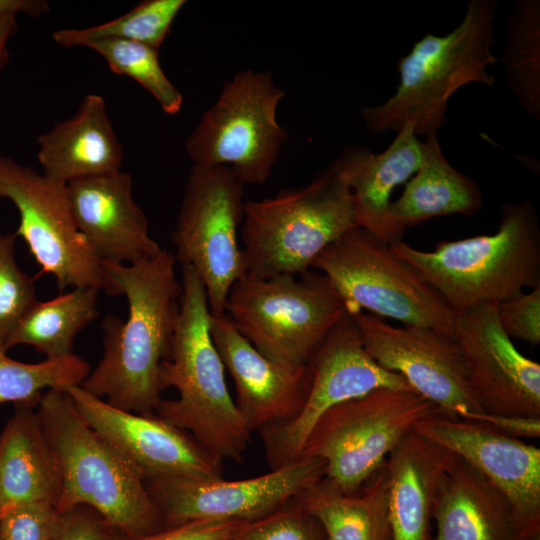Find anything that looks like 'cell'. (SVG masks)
<instances>
[{"mask_svg": "<svg viewBox=\"0 0 540 540\" xmlns=\"http://www.w3.org/2000/svg\"><path fill=\"white\" fill-rule=\"evenodd\" d=\"M494 0H471L461 23L444 36L426 34L398 61L400 82L386 102L364 107L368 129L381 134L398 131L406 121L415 133L436 134L445 120L450 97L461 87L479 82L493 86L487 67L498 59L492 53Z\"/></svg>", "mask_w": 540, "mask_h": 540, "instance_id": "obj_5", "label": "cell"}, {"mask_svg": "<svg viewBox=\"0 0 540 540\" xmlns=\"http://www.w3.org/2000/svg\"><path fill=\"white\" fill-rule=\"evenodd\" d=\"M508 86L531 116H540V4L520 0L514 5L504 52Z\"/></svg>", "mask_w": 540, "mask_h": 540, "instance_id": "obj_29", "label": "cell"}, {"mask_svg": "<svg viewBox=\"0 0 540 540\" xmlns=\"http://www.w3.org/2000/svg\"><path fill=\"white\" fill-rule=\"evenodd\" d=\"M210 332L225 370L234 382V402L253 433L295 416L306 398L308 364L291 368L258 352L226 313L210 316Z\"/></svg>", "mask_w": 540, "mask_h": 540, "instance_id": "obj_20", "label": "cell"}, {"mask_svg": "<svg viewBox=\"0 0 540 540\" xmlns=\"http://www.w3.org/2000/svg\"><path fill=\"white\" fill-rule=\"evenodd\" d=\"M349 313L365 309L404 326H421L454 337L456 315L440 294L390 244L353 227L313 261Z\"/></svg>", "mask_w": 540, "mask_h": 540, "instance_id": "obj_8", "label": "cell"}, {"mask_svg": "<svg viewBox=\"0 0 540 540\" xmlns=\"http://www.w3.org/2000/svg\"><path fill=\"white\" fill-rule=\"evenodd\" d=\"M455 454L412 431L384 463L394 540H432L433 513Z\"/></svg>", "mask_w": 540, "mask_h": 540, "instance_id": "obj_23", "label": "cell"}, {"mask_svg": "<svg viewBox=\"0 0 540 540\" xmlns=\"http://www.w3.org/2000/svg\"><path fill=\"white\" fill-rule=\"evenodd\" d=\"M483 424L496 432L516 439L540 437V417H511L488 414Z\"/></svg>", "mask_w": 540, "mask_h": 540, "instance_id": "obj_40", "label": "cell"}, {"mask_svg": "<svg viewBox=\"0 0 540 540\" xmlns=\"http://www.w3.org/2000/svg\"><path fill=\"white\" fill-rule=\"evenodd\" d=\"M244 206V185L228 167L192 165L171 240L176 260L202 280L212 315L225 313L232 286L245 275L238 244Z\"/></svg>", "mask_w": 540, "mask_h": 540, "instance_id": "obj_11", "label": "cell"}, {"mask_svg": "<svg viewBox=\"0 0 540 540\" xmlns=\"http://www.w3.org/2000/svg\"><path fill=\"white\" fill-rule=\"evenodd\" d=\"M86 47L102 56L113 73L130 77L143 86L165 113L173 115L181 110L183 95L163 72L158 50L120 39L95 40Z\"/></svg>", "mask_w": 540, "mask_h": 540, "instance_id": "obj_32", "label": "cell"}, {"mask_svg": "<svg viewBox=\"0 0 540 540\" xmlns=\"http://www.w3.org/2000/svg\"><path fill=\"white\" fill-rule=\"evenodd\" d=\"M15 405L0 433V506L48 503L56 507L62 474L56 452L36 410Z\"/></svg>", "mask_w": 540, "mask_h": 540, "instance_id": "obj_25", "label": "cell"}, {"mask_svg": "<svg viewBox=\"0 0 540 540\" xmlns=\"http://www.w3.org/2000/svg\"><path fill=\"white\" fill-rule=\"evenodd\" d=\"M324 471L322 460L301 456L246 479L161 477L145 483L168 527L197 519L249 521L262 517L318 484Z\"/></svg>", "mask_w": 540, "mask_h": 540, "instance_id": "obj_15", "label": "cell"}, {"mask_svg": "<svg viewBox=\"0 0 540 540\" xmlns=\"http://www.w3.org/2000/svg\"><path fill=\"white\" fill-rule=\"evenodd\" d=\"M49 10L43 0H13L9 5L0 6V75L9 59L8 42L18 31L17 15L23 13L35 17Z\"/></svg>", "mask_w": 540, "mask_h": 540, "instance_id": "obj_39", "label": "cell"}, {"mask_svg": "<svg viewBox=\"0 0 540 540\" xmlns=\"http://www.w3.org/2000/svg\"><path fill=\"white\" fill-rule=\"evenodd\" d=\"M90 373L86 360L70 354L46 358L38 363H25L7 356L0 346V404L12 402L37 406L44 391L66 392L81 385Z\"/></svg>", "mask_w": 540, "mask_h": 540, "instance_id": "obj_31", "label": "cell"}, {"mask_svg": "<svg viewBox=\"0 0 540 540\" xmlns=\"http://www.w3.org/2000/svg\"><path fill=\"white\" fill-rule=\"evenodd\" d=\"M432 540H529L509 498L484 474L455 455L433 513Z\"/></svg>", "mask_w": 540, "mask_h": 540, "instance_id": "obj_21", "label": "cell"}, {"mask_svg": "<svg viewBox=\"0 0 540 540\" xmlns=\"http://www.w3.org/2000/svg\"><path fill=\"white\" fill-rule=\"evenodd\" d=\"M175 262L163 249L134 265L101 263L104 290L126 297L128 317L103 319V356L81 386L114 407L150 414L161 401L159 368L170 355L182 293Z\"/></svg>", "mask_w": 540, "mask_h": 540, "instance_id": "obj_1", "label": "cell"}, {"mask_svg": "<svg viewBox=\"0 0 540 540\" xmlns=\"http://www.w3.org/2000/svg\"><path fill=\"white\" fill-rule=\"evenodd\" d=\"M120 537L99 515L84 512L79 507L62 514L53 540H119Z\"/></svg>", "mask_w": 540, "mask_h": 540, "instance_id": "obj_38", "label": "cell"}, {"mask_svg": "<svg viewBox=\"0 0 540 540\" xmlns=\"http://www.w3.org/2000/svg\"><path fill=\"white\" fill-rule=\"evenodd\" d=\"M243 521L228 519H197L164 527L149 535L119 540H230Z\"/></svg>", "mask_w": 540, "mask_h": 540, "instance_id": "obj_37", "label": "cell"}, {"mask_svg": "<svg viewBox=\"0 0 540 540\" xmlns=\"http://www.w3.org/2000/svg\"><path fill=\"white\" fill-rule=\"evenodd\" d=\"M321 524L327 540H394L384 465L355 494L323 479L296 498Z\"/></svg>", "mask_w": 540, "mask_h": 540, "instance_id": "obj_27", "label": "cell"}, {"mask_svg": "<svg viewBox=\"0 0 540 540\" xmlns=\"http://www.w3.org/2000/svg\"><path fill=\"white\" fill-rule=\"evenodd\" d=\"M423 142L414 124L406 121L391 144L379 154L364 147H348L336 160L353 199L357 226L391 244L401 240L390 216L393 190L420 168Z\"/></svg>", "mask_w": 540, "mask_h": 540, "instance_id": "obj_22", "label": "cell"}, {"mask_svg": "<svg viewBox=\"0 0 540 540\" xmlns=\"http://www.w3.org/2000/svg\"><path fill=\"white\" fill-rule=\"evenodd\" d=\"M482 203L478 185L450 165L436 134H430L423 142L422 164L401 197L391 202L390 216L396 233L402 238L407 228L434 217L473 215Z\"/></svg>", "mask_w": 540, "mask_h": 540, "instance_id": "obj_26", "label": "cell"}, {"mask_svg": "<svg viewBox=\"0 0 540 540\" xmlns=\"http://www.w3.org/2000/svg\"><path fill=\"white\" fill-rule=\"evenodd\" d=\"M13 2V0H0V6H6Z\"/></svg>", "mask_w": 540, "mask_h": 540, "instance_id": "obj_41", "label": "cell"}, {"mask_svg": "<svg viewBox=\"0 0 540 540\" xmlns=\"http://www.w3.org/2000/svg\"><path fill=\"white\" fill-rule=\"evenodd\" d=\"M390 247L455 315L480 305H497L540 285V226L530 200L503 205L494 234L441 241L433 251L402 240Z\"/></svg>", "mask_w": 540, "mask_h": 540, "instance_id": "obj_3", "label": "cell"}, {"mask_svg": "<svg viewBox=\"0 0 540 540\" xmlns=\"http://www.w3.org/2000/svg\"><path fill=\"white\" fill-rule=\"evenodd\" d=\"M369 355L398 373L417 394L453 418L484 423L464 354L454 337L421 326L395 327L370 313H352Z\"/></svg>", "mask_w": 540, "mask_h": 540, "instance_id": "obj_14", "label": "cell"}, {"mask_svg": "<svg viewBox=\"0 0 540 540\" xmlns=\"http://www.w3.org/2000/svg\"><path fill=\"white\" fill-rule=\"evenodd\" d=\"M36 410L60 463V513L88 506L124 538L164 528L143 476L83 420L66 392L44 391Z\"/></svg>", "mask_w": 540, "mask_h": 540, "instance_id": "obj_4", "label": "cell"}, {"mask_svg": "<svg viewBox=\"0 0 540 540\" xmlns=\"http://www.w3.org/2000/svg\"><path fill=\"white\" fill-rule=\"evenodd\" d=\"M3 511H4L3 508L0 506V517H1L2 514H3Z\"/></svg>", "mask_w": 540, "mask_h": 540, "instance_id": "obj_43", "label": "cell"}, {"mask_svg": "<svg viewBox=\"0 0 540 540\" xmlns=\"http://www.w3.org/2000/svg\"><path fill=\"white\" fill-rule=\"evenodd\" d=\"M414 431L459 456L512 502L531 533H540V449L475 421L441 412Z\"/></svg>", "mask_w": 540, "mask_h": 540, "instance_id": "obj_18", "label": "cell"}, {"mask_svg": "<svg viewBox=\"0 0 540 540\" xmlns=\"http://www.w3.org/2000/svg\"><path fill=\"white\" fill-rule=\"evenodd\" d=\"M230 540H327L320 522L297 499L241 522Z\"/></svg>", "mask_w": 540, "mask_h": 540, "instance_id": "obj_34", "label": "cell"}, {"mask_svg": "<svg viewBox=\"0 0 540 540\" xmlns=\"http://www.w3.org/2000/svg\"><path fill=\"white\" fill-rule=\"evenodd\" d=\"M308 367L310 384L299 412L260 430L271 469L298 459L315 423L335 405L379 388L411 389L401 375L386 370L369 355L349 312L320 344Z\"/></svg>", "mask_w": 540, "mask_h": 540, "instance_id": "obj_13", "label": "cell"}, {"mask_svg": "<svg viewBox=\"0 0 540 540\" xmlns=\"http://www.w3.org/2000/svg\"><path fill=\"white\" fill-rule=\"evenodd\" d=\"M503 331L510 337L531 345L540 342V285L496 305Z\"/></svg>", "mask_w": 540, "mask_h": 540, "instance_id": "obj_36", "label": "cell"}, {"mask_svg": "<svg viewBox=\"0 0 540 540\" xmlns=\"http://www.w3.org/2000/svg\"><path fill=\"white\" fill-rule=\"evenodd\" d=\"M344 302L323 273L254 278L232 286L225 313L263 356L281 365L306 366L346 314Z\"/></svg>", "mask_w": 540, "mask_h": 540, "instance_id": "obj_7", "label": "cell"}, {"mask_svg": "<svg viewBox=\"0 0 540 540\" xmlns=\"http://www.w3.org/2000/svg\"><path fill=\"white\" fill-rule=\"evenodd\" d=\"M37 143L43 173L64 183L118 171L123 160L122 144L98 94H87L72 117L38 135Z\"/></svg>", "mask_w": 540, "mask_h": 540, "instance_id": "obj_24", "label": "cell"}, {"mask_svg": "<svg viewBox=\"0 0 540 540\" xmlns=\"http://www.w3.org/2000/svg\"><path fill=\"white\" fill-rule=\"evenodd\" d=\"M185 0H144L127 13L108 22L85 28H65L52 33L60 46H86L100 39H120L159 49Z\"/></svg>", "mask_w": 540, "mask_h": 540, "instance_id": "obj_30", "label": "cell"}, {"mask_svg": "<svg viewBox=\"0 0 540 540\" xmlns=\"http://www.w3.org/2000/svg\"><path fill=\"white\" fill-rule=\"evenodd\" d=\"M439 412L412 389L379 388L327 410L313 426L300 457L322 460L323 480L342 493L355 494L405 435Z\"/></svg>", "mask_w": 540, "mask_h": 540, "instance_id": "obj_9", "label": "cell"}, {"mask_svg": "<svg viewBox=\"0 0 540 540\" xmlns=\"http://www.w3.org/2000/svg\"><path fill=\"white\" fill-rule=\"evenodd\" d=\"M529 540H540V535H536V536L532 537Z\"/></svg>", "mask_w": 540, "mask_h": 540, "instance_id": "obj_42", "label": "cell"}, {"mask_svg": "<svg viewBox=\"0 0 540 540\" xmlns=\"http://www.w3.org/2000/svg\"><path fill=\"white\" fill-rule=\"evenodd\" d=\"M99 291L92 286L75 287L51 300L37 301L11 333L4 350L29 345L46 358L72 354L76 335L99 315Z\"/></svg>", "mask_w": 540, "mask_h": 540, "instance_id": "obj_28", "label": "cell"}, {"mask_svg": "<svg viewBox=\"0 0 540 540\" xmlns=\"http://www.w3.org/2000/svg\"><path fill=\"white\" fill-rule=\"evenodd\" d=\"M454 338L466 360L471 391L485 413L540 417V364L520 353L503 331L496 305L456 315Z\"/></svg>", "mask_w": 540, "mask_h": 540, "instance_id": "obj_17", "label": "cell"}, {"mask_svg": "<svg viewBox=\"0 0 540 540\" xmlns=\"http://www.w3.org/2000/svg\"><path fill=\"white\" fill-rule=\"evenodd\" d=\"M132 186L129 173L121 170L66 183L76 226L101 263L134 265L163 250L149 235Z\"/></svg>", "mask_w": 540, "mask_h": 540, "instance_id": "obj_19", "label": "cell"}, {"mask_svg": "<svg viewBox=\"0 0 540 540\" xmlns=\"http://www.w3.org/2000/svg\"><path fill=\"white\" fill-rule=\"evenodd\" d=\"M0 198L17 208L14 234L27 244L41 273L55 277L59 290L105 288L101 262L74 221L66 183L0 154Z\"/></svg>", "mask_w": 540, "mask_h": 540, "instance_id": "obj_12", "label": "cell"}, {"mask_svg": "<svg viewBox=\"0 0 540 540\" xmlns=\"http://www.w3.org/2000/svg\"><path fill=\"white\" fill-rule=\"evenodd\" d=\"M62 513L48 503H29L7 508L0 517V540H53Z\"/></svg>", "mask_w": 540, "mask_h": 540, "instance_id": "obj_35", "label": "cell"}, {"mask_svg": "<svg viewBox=\"0 0 540 540\" xmlns=\"http://www.w3.org/2000/svg\"><path fill=\"white\" fill-rule=\"evenodd\" d=\"M180 310L170 355L161 362V391L174 388L175 399H161L156 414L189 433L222 461L240 462L251 442L226 380L225 367L210 332L204 284L195 270L182 266Z\"/></svg>", "mask_w": 540, "mask_h": 540, "instance_id": "obj_2", "label": "cell"}, {"mask_svg": "<svg viewBox=\"0 0 540 540\" xmlns=\"http://www.w3.org/2000/svg\"><path fill=\"white\" fill-rule=\"evenodd\" d=\"M356 226L352 194L335 162L305 186L247 200L241 224L245 275L303 274Z\"/></svg>", "mask_w": 540, "mask_h": 540, "instance_id": "obj_6", "label": "cell"}, {"mask_svg": "<svg viewBox=\"0 0 540 540\" xmlns=\"http://www.w3.org/2000/svg\"><path fill=\"white\" fill-rule=\"evenodd\" d=\"M16 238L14 233L5 234L0 229V346L2 348L23 316L37 302L33 279L16 263Z\"/></svg>", "mask_w": 540, "mask_h": 540, "instance_id": "obj_33", "label": "cell"}, {"mask_svg": "<svg viewBox=\"0 0 540 540\" xmlns=\"http://www.w3.org/2000/svg\"><path fill=\"white\" fill-rule=\"evenodd\" d=\"M284 97L268 70L235 73L185 141L193 165L226 166L243 185L265 183L288 140L276 116Z\"/></svg>", "mask_w": 540, "mask_h": 540, "instance_id": "obj_10", "label": "cell"}, {"mask_svg": "<svg viewBox=\"0 0 540 540\" xmlns=\"http://www.w3.org/2000/svg\"><path fill=\"white\" fill-rule=\"evenodd\" d=\"M83 420L107 441L145 480L223 477V461L186 431L156 413L125 411L96 397L81 385L67 389Z\"/></svg>", "mask_w": 540, "mask_h": 540, "instance_id": "obj_16", "label": "cell"}]
</instances>
